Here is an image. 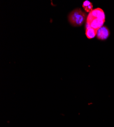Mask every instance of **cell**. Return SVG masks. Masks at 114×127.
<instances>
[{"instance_id": "3957f363", "label": "cell", "mask_w": 114, "mask_h": 127, "mask_svg": "<svg viewBox=\"0 0 114 127\" xmlns=\"http://www.w3.org/2000/svg\"><path fill=\"white\" fill-rule=\"evenodd\" d=\"M110 32L109 29L106 26H102L100 28L97 33V38L101 40L107 39L110 36Z\"/></svg>"}, {"instance_id": "277c9868", "label": "cell", "mask_w": 114, "mask_h": 127, "mask_svg": "<svg viewBox=\"0 0 114 127\" xmlns=\"http://www.w3.org/2000/svg\"><path fill=\"white\" fill-rule=\"evenodd\" d=\"M97 31L90 27L86 26V35L88 39L94 38L97 35Z\"/></svg>"}, {"instance_id": "7a4b0ae2", "label": "cell", "mask_w": 114, "mask_h": 127, "mask_svg": "<svg viewBox=\"0 0 114 127\" xmlns=\"http://www.w3.org/2000/svg\"><path fill=\"white\" fill-rule=\"evenodd\" d=\"M87 16L86 13L82 11L80 9L77 8L70 13L68 20L72 26L80 27L85 23Z\"/></svg>"}, {"instance_id": "5b68a950", "label": "cell", "mask_w": 114, "mask_h": 127, "mask_svg": "<svg viewBox=\"0 0 114 127\" xmlns=\"http://www.w3.org/2000/svg\"><path fill=\"white\" fill-rule=\"evenodd\" d=\"M82 7L87 12L90 13L93 10V6L91 2L89 1H85L83 3Z\"/></svg>"}, {"instance_id": "6da1fadb", "label": "cell", "mask_w": 114, "mask_h": 127, "mask_svg": "<svg viewBox=\"0 0 114 127\" xmlns=\"http://www.w3.org/2000/svg\"><path fill=\"white\" fill-rule=\"evenodd\" d=\"M106 20L104 11L100 8H96L89 13L87 18L86 26L98 31L103 26Z\"/></svg>"}]
</instances>
